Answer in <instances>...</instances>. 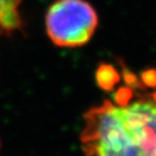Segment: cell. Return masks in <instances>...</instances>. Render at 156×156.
Masks as SVG:
<instances>
[{"mask_svg":"<svg viewBox=\"0 0 156 156\" xmlns=\"http://www.w3.org/2000/svg\"><path fill=\"white\" fill-rule=\"evenodd\" d=\"M86 156H156V91L130 95L119 90L83 114Z\"/></svg>","mask_w":156,"mask_h":156,"instance_id":"obj_1","label":"cell"},{"mask_svg":"<svg viewBox=\"0 0 156 156\" xmlns=\"http://www.w3.org/2000/svg\"><path fill=\"white\" fill-rule=\"evenodd\" d=\"M98 25L97 10L87 0H55L44 16L47 36L60 48H79L87 44Z\"/></svg>","mask_w":156,"mask_h":156,"instance_id":"obj_2","label":"cell"},{"mask_svg":"<svg viewBox=\"0 0 156 156\" xmlns=\"http://www.w3.org/2000/svg\"><path fill=\"white\" fill-rule=\"evenodd\" d=\"M23 0H0V35L22 32L24 23L19 8Z\"/></svg>","mask_w":156,"mask_h":156,"instance_id":"obj_3","label":"cell"},{"mask_svg":"<svg viewBox=\"0 0 156 156\" xmlns=\"http://www.w3.org/2000/svg\"><path fill=\"white\" fill-rule=\"evenodd\" d=\"M114 71L106 65H103L99 67L97 73V80L98 83L104 89H108L113 86V78H114Z\"/></svg>","mask_w":156,"mask_h":156,"instance_id":"obj_4","label":"cell"}]
</instances>
